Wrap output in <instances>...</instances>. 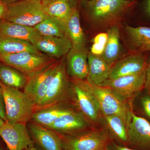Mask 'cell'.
I'll return each mask as SVG.
<instances>
[{
    "label": "cell",
    "instance_id": "9a60e30c",
    "mask_svg": "<svg viewBox=\"0 0 150 150\" xmlns=\"http://www.w3.org/2000/svg\"><path fill=\"white\" fill-rule=\"evenodd\" d=\"M88 53L86 46L78 48L72 47L67 54V71L72 79L85 80L87 78L89 73Z\"/></svg>",
    "mask_w": 150,
    "mask_h": 150
},
{
    "label": "cell",
    "instance_id": "6da1fadb",
    "mask_svg": "<svg viewBox=\"0 0 150 150\" xmlns=\"http://www.w3.org/2000/svg\"><path fill=\"white\" fill-rule=\"evenodd\" d=\"M80 80L82 83L91 93L103 115H116L120 116L127 124L131 110L127 101L111 89L97 85L88 78Z\"/></svg>",
    "mask_w": 150,
    "mask_h": 150
},
{
    "label": "cell",
    "instance_id": "44dd1931",
    "mask_svg": "<svg viewBox=\"0 0 150 150\" xmlns=\"http://www.w3.org/2000/svg\"><path fill=\"white\" fill-rule=\"evenodd\" d=\"M89 73L87 78L97 85H100L108 79L111 67L101 56L89 52L88 56Z\"/></svg>",
    "mask_w": 150,
    "mask_h": 150
},
{
    "label": "cell",
    "instance_id": "d6a6232c",
    "mask_svg": "<svg viewBox=\"0 0 150 150\" xmlns=\"http://www.w3.org/2000/svg\"><path fill=\"white\" fill-rule=\"evenodd\" d=\"M7 9V5L2 0H0V21L4 20L6 15Z\"/></svg>",
    "mask_w": 150,
    "mask_h": 150
},
{
    "label": "cell",
    "instance_id": "b9f144b4",
    "mask_svg": "<svg viewBox=\"0 0 150 150\" xmlns=\"http://www.w3.org/2000/svg\"><path fill=\"white\" fill-rule=\"evenodd\" d=\"M129 1H131L134 2L135 0H129Z\"/></svg>",
    "mask_w": 150,
    "mask_h": 150
},
{
    "label": "cell",
    "instance_id": "e0dca14e",
    "mask_svg": "<svg viewBox=\"0 0 150 150\" xmlns=\"http://www.w3.org/2000/svg\"><path fill=\"white\" fill-rule=\"evenodd\" d=\"M34 46L41 53L59 59L68 54L72 44L67 36H41Z\"/></svg>",
    "mask_w": 150,
    "mask_h": 150
},
{
    "label": "cell",
    "instance_id": "9c48e42d",
    "mask_svg": "<svg viewBox=\"0 0 150 150\" xmlns=\"http://www.w3.org/2000/svg\"><path fill=\"white\" fill-rule=\"evenodd\" d=\"M147 70L136 74L128 75L105 81L100 86L111 89L127 101L144 87Z\"/></svg>",
    "mask_w": 150,
    "mask_h": 150
},
{
    "label": "cell",
    "instance_id": "3957f363",
    "mask_svg": "<svg viewBox=\"0 0 150 150\" xmlns=\"http://www.w3.org/2000/svg\"><path fill=\"white\" fill-rule=\"evenodd\" d=\"M133 2L129 0H88L85 3V9L91 21L106 24L123 16Z\"/></svg>",
    "mask_w": 150,
    "mask_h": 150
},
{
    "label": "cell",
    "instance_id": "7a4b0ae2",
    "mask_svg": "<svg viewBox=\"0 0 150 150\" xmlns=\"http://www.w3.org/2000/svg\"><path fill=\"white\" fill-rule=\"evenodd\" d=\"M1 84L4 99L6 122L11 123L29 122L36 108L35 103L24 91L7 86L1 82Z\"/></svg>",
    "mask_w": 150,
    "mask_h": 150
},
{
    "label": "cell",
    "instance_id": "52a82bcc",
    "mask_svg": "<svg viewBox=\"0 0 150 150\" xmlns=\"http://www.w3.org/2000/svg\"><path fill=\"white\" fill-rule=\"evenodd\" d=\"M61 137L63 148L69 150H105L111 141L104 128Z\"/></svg>",
    "mask_w": 150,
    "mask_h": 150
},
{
    "label": "cell",
    "instance_id": "30bf717a",
    "mask_svg": "<svg viewBox=\"0 0 150 150\" xmlns=\"http://www.w3.org/2000/svg\"><path fill=\"white\" fill-rule=\"evenodd\" d=\"M128 146L135 150H150V123L131 110L127 121Z\"/></svg>",
    "mask_w": 150,
    "mask_h": 150
},
{
    "label": "cell",
    "instance_id": "2e32d148",
    "mask_svg": "<svg viewBox=\"0 0 150 150\" xmlns=\"http://www.w3.org/2000/svg\"><path fill=\"white\" fill-rule=\"evenodd\" d=\"M148 65L142 55L132 54L115 62L111 67L108 79L139 74L147 70Z\"/></svg>",
    "mask_w": 150,
    "mask_h": 150
},
{
    "label": "cell",
    "instance_id": "7c38bea8",
    "mask_svg": "<svg viewBox=\"0 0 150 150\" xmlns=\"http://www.w3.org/2000/svg\"><path fill=\"white\" fill-rule=\"evenodd\" d=\"M0 137L9 150H26L34 144L25 123L5 122L0 126Z\"/></svg>",
    "mask_w": 150,
    "mask_h": 150
},
{
    "label": "cell",
    "instance_id": "d4e9b609",
    "mask_svg": "<svg viewBox=\"0 0 150 150\" xmlns=\"http://www.w3.org/2000/svg\"><path fill=\"white\" fill-rule=\"evenodd\" d=\"M24 52L43 54L33 44L26 40L0 35V54H15Z\"/></svg>",
    "mask_w": 150,
    "mask_h": 150
},
{
    "label": "cell",
    "instance_id": "d6986e66",
    "mask_svg": "<svg viewBox=\"0 0 150 150\" xmlns=\"http://www.w3.org/2000/svg\"><path fill=\"white\" fill-rule=\"evenodd\" d=\"M110 140L118 144L128 146V134L126 123L116 115H103L100 119Z\"/></svg>",
    "mask_w": 150,
    "mask_h": 150
},
{
    "label": "cell",
    "instance_id": "f1b7e54d",
    "mask_svg": "<svg viewBox=\"0 0 150 150\" xmlns=\"http://www.w3.org/2000/svg\"><path fill=\"white\" fill-rule=\"evenodd\" d=\"M107 38V33H101L95 36L91 48V53L96 56H102L104 52Z\"/></svg>",
    "mask_w": 150,
    "mask_h": 150
},
{
    "label": "cell",
    "instance_id": "5bb4252c",
    "mask_svg": "<svg viewBox=\"0 0 150 150\" xmlns=\"http://www.w3.org/2000/svg\"><path fill=\"white\" fill-rule=\"evenodd\" d=\"M27 127L33 143L42 150H63L62 137L55 131L33 122Z\"/></svg>",
    "mask_w": 150,
    "mask_h": 150
},
{
    "label": "cell",
    "instance_id": "4dcf8cb0",
    "mask_svg": "<svg viewBox=\"0 0 150 150\" xmlns=\"http://www.w3.org/2000/svg\"><path fill=\"white\" fill-rule=\"evenodd\" d=\"M0 117L6 122L5 106L1 86L0 82Z\"/></svg>",
    "mask_w": 150,
    "mask_h": 150
},
{
    "label": "cell",
    "instance_id": "f546056e",
    "mask_svg": "<svg viewBox=\"0 0 150 150\" xmlns=\"http://www.w3.org/2000/svg\"><path fill=\"white\" fill-rule=\"evenodd\" d=\"M141 101L143 110L150 118V96L146 95L142 97Z\"/></svg>",
    "mask_w": 150,
    "mask_h": 150
},
{
    "label": "cell",
    "instance_id": "7402d4cb",
    "mask_svg": "<svg viewBox=\"0 0 150 150\" xmlns=\"http://www.w3.org/2000/svg\"><path fill=\"white\" fill-rule=\"evenodd\" d=\"M108 38L104 52L101 57L112 67L117 62L121 54L120 31L118 25H112L108 30Z\"/></svg>",
    "mask_w": 150,
    "mask_h": 150
},
{
    "label": "cell",
    "instance_id": "8fae6325",
    "mask_svg": "<svg viewBox=\"0 0 150 150\" xmlns=\"http://www.w3.org/2000/svg\"><path fill=\"white\" fill-rule=\"evenodd\" d=\"M59 59L56 60L29 78L23 89L36 107L43 99Z\"/></svg>",
    "mask_w": 150,
    "mask_h": 150
},
{
    "label": "cell",
    "instance_id": "484cf974",
    "mask_svg": "<svg viewBox=\"0 0 150 150\" xmlns=\"http://www.w3.org/2000/svg\"><path fill=\"white\" fill-rule=\"evenodd\" d=\"M125 31L134 48L141 51H150V27L126 25Z\"/></svg>",
    "mask_w": 150,
    "mask_h": 150
},
{
    "label": "cell",
    "instance_id": "1f68e13d",
    "mask_svg": "<svg viewBox=\"0 0 150 150\" xmlns=\"http://www.w3.org/2000/svg\"><path fill=\"white\" fill-rule=\"evenodd\" d=\"M105 150H135L127 146L118 144L111 141L108 145Z\"/></svg>",
    "mask_w": 150,
    "mask_h": 150
},
{
    "label": "cell",
    "instance_id": "60d3db41",
    "mask_svg": "<svg viewBox=\"0 0 150 150\" xmlns=\"http://www.w3.org/2000/svg\"><path fill=\"white\" fill-rule=\"evenodd\" d=\"M148 69H149V70H150V64L148 65Z\"/></svg>",
    "mask_w": 150,
    "mask_h": 150
},
{
    "label": "cell",
    "instance_id": "4fadbf2b",
    "mask_svg": "<svg viewBox=\"0 0 150 150\" xmlns=\"http://www.w3.org/2000/svg\"><path fill=\"white\" fill-rule=\"evenodd\" d=\"M88 121L76 109L71 107L55 121L48 129L61 136H71L87 131Z\"/></svg>",
    "mask_w": 150,
    "mask_h": 150
},
{
    "label": "cell",
    "instance_id": "8992f818",
    "mask_svg": "<svg viewBox=\"0 0 150 150\" xmlns=\"http://www.w3.org/2000/svg\"><path fill=\"white\" fill-rule=\"evenodd\" d=\"M57 60L45 54L28 52L0 54V62L18 70L28 78Z\"/></svg>",
    "mask_w": 150,
    "mask_h": 150
},
{
    "label": "cell",
    "instance_id": "83f0119b",
    "mask_svg": "<svg viewBox=\"0 0 150 150\" xmlns=\"http://www.w3.org/2000/svg\"><path fill=\"white\" fill-rule=\"evenodd\" d=\"M34 28L41 36H67L65 25L48 16Z\"/></svg>",
    "mask_w": 150,
    "mask_h": 150
},
{
    "label": "cell",
    "instance_id": "e575fe53",
    "mask_svg": "<svg viewBox=\"0 0 150 150\" xmlns=\"http://www.w3.org/2000/svg\"><path fill=\"white\" fill-rule=\"evenodd\" d=\"M2 1L7 5H8L10 4H13V3L19 1H22V0H2Z\"/></svg>",
    "mask_w": 150,
    "mask_h": 150
},
{
    "label": "cell",
    "instance_id": "74e56055",
    "mask_svg": "<svg viewBox=\"0 0 150 150\" xmlns=\"http://www.w3.org/2000/svg\"><path fill=\"white\" fill-rule=\"evenodd\" d=\"M5 123V121H4V120L0 117V126H2Z\"/></svg>",
    "mask_w": 150,
    "mask_h": 150
},
{
    "label": "cell",
    "instance_id": "cb8c5ba5",
    "mask_svg": "<svg viewBox=\"0 0 150 150\" xmlns=\"http://www.w3.org/2000/svg\"><path fill=\"white\" fill-rule=\"evenodd\" d=\"M67 37L71 40L72 47H85L86 39L80 22L79 11L76 8L65 23Z\"/></svg>",
    "mask_w": 150,
    "mask_h": 150
},
{
    "label": "cell",
    "instance_id": "4316f807",
    "mask_svg": "<svg viewBox=\"0 0 150 150\" xmlns=\"http://www.w3.org/2000/svg\"><path fill=\"white\" fill-rule=\"evenodd\" d=\"M28 80V78L23 73L0 62V82L5 85L19 89H23Z\"/></svg>",
    "mask_w": 150,
    "mask_h": 150
},
{
    "label": "cell",
    "instance_id": "ba28073f",
    "mask_svg": "<svg viewBox=\"0 0 150 150\" xmlns=\"http://www.w3.org/2000/svg\"><path fill=\"white\" fill-rule=\"evenodd\" d=\"M71 100L76 108L88 120L97 122L100 121L101 113L92 94L82 83L80 80L72 79Z\"/></svg>",
    "mask_w": 150,
    "mask_h": 150
},
{
    "label": "cell",
    "instance_id": "d590c367",
    "mask_svg": "<svg viewBox=\"0 0 150 150\" xmlns=\"http://www.w3.org/2000/svg\"><path fill=\"white\" fill-rule=\"evenodd\" d=\"M40 1L43 4V6H45L52 2L54 1L55 0H40Z\"/></svg>",
    "mask_w": 150,
    "mask_h": 150
},
{
    "label": "cell",
    "instance_id": "277c9868",
    "mask_svg": "<svg viewBox=\"0 0 150 150\" xmlns=\"http://www.w3.org/2000/svg\"><path fill=\"white\" fill-rule=\"evenodd\" d=\"M69 76L66 62L64 59L59 60L46 94L35 109L56 103H67L71 100L72 83Z\"/></svg>",
    "mask_w": 150,
    "mask_h": 150
},
{
    "label": "cell",
    "instance_id": "f35d334b",
    "mask_svg": "<svg viewBox=\"0 0 150 150\" xmlns=\"http://www.w3.org/2000/svg\"><path fill=\"white\" fill-rule=\"evenodd\" d=\"M81 1L82 2H83L85 3L86 1H87L88 0H81Z\"/></svg>",
    "mask_w": 150,
    "mask_h": 150
},
{
    "label": "cell",
    "instance_id": "5b68a950",
    "mask_svg": "<svg viewBox=\"0 0 150 150\" xmlns=\"http://www.w3.org/2000/svg\"><path fill=\"white\" fill-rule=\"evenodd\" d=\"M7 5L4 20L14 23L34 27L47 16L40 0H22Z\"/></svg>",
    "mask_w": 150,
    "mask_h": 150
},
{
    "label": "cell",
    "instance_id": "836d02e7",
    "mask_svg": "<svg viewBox=\"0 0 150 150\" xmlns=\"http://www.w3.org/2000/svg\"><path fill=\"white\" fill-rule=\"evenodd\" d=\"M144 88L147 91L149 95L150 96V70L148 68L146 74V82Z\"/></svg>",
    "mask_w": 150,
    "mask_h": 150
},
{
    "label": "cell",
    "instance_id": "8d00e7d4",
    "mask_svg": "<svg viewBox=\"0 0 150 150\" xmlns=\"http://www.w3.org/2000/svg\"><path fill=\"white\" fill-rule=\"evenodd\" d=\"M26 150H40L39 148H38L36 146H35V145L33 144L31 146L29 147Z\"/></svg>",
    "mask_w": 150,
    "mask_h": 150
},
{
    "label": "cell",
    "instance_id": "7bdbcfd3",
    "mask_svg": "<svg viewBox=\"0 0 150 150\" xmlns=\"http://www.w3.org/2000/svg\"><path fill=\"white\" fill-rule=\"evenodd\" d=\"M63 150H68V149H64H64H63Z\"/></svg>",
    "mask_w": 150,
    "mask_h": 150
},
{
    "label": "cell",
    "instance_id": "ac0fdd59",
    "mask_svg": "<svg viewBox=\"0 0 150 150\" xmlns=\"http://www.w3.org/2000/svg\"><path fill=\"white\" fill-rule=\"evenodd\" d=\"M0 35L26 40L34 45L41 37L34 27L14 23L5 20L0 21Z\"/></svg>",
    "mask_w": 150,
    "mask_h": 150
},
{
    "label": "cell",
    "instance_id": "ffe728a7",
    "mask_svg": "<svg viewBox=\"0 0 150 150\" xmlns=\"http://www.w3.org/2000/svg\"><path fill=\"white\" fill-rule=\"evenodd\" d=\"M71 107L67 103H61L35 109L31 120L33 123L48 128L59 116Z\"/></svg>",
    "mask_w": 150,
    "mask_h": 150
},
{
    "label": "cell",
    "instance_id": "603a6c76",
    "mask_svg": "<svg viewBox=\"0 0 150 150\" xmlns=\"http://www.w3.org/2000/svg\"><path fill=\"white\" fill-rule=\"evenodd\" d=\"M44 7L46 15L65 25L76 8V0H55Z\"/></svg>",
    "mask_w": 150,
    "mask_h": 150
},
{
    "label": "cell",
    "instance_id": "ab89813d",
    "mask_svg": "<svg viewBox=\"0 0 150 150\" xmlns=\"http://www.w3.org/2000/svg\"><path fill=\"white\" fill-rule=\"evenodd\" d=\"M0 150H4V149H3V148L1 146H0Z\"/></svg>",
    "mask_w": 150,
    "mask_h": 150
}]
</instances>
